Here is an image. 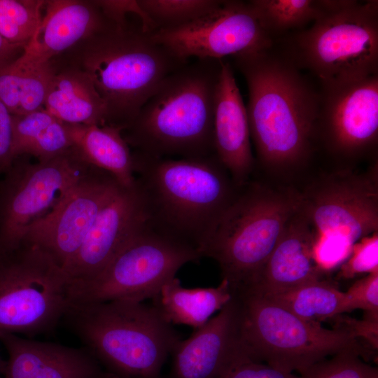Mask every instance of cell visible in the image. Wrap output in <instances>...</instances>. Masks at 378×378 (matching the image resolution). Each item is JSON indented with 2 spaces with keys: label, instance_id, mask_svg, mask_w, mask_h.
I'll return each instance as SVG.
<instances>
[{
  "label": "cell",
  "instance_id": "22",
  "mask_svg": "<svg viewBox=\"0 0 378 378\" xmlns=\"http://www.w3.org/2000/svg\"><path fill=\"white\" fill-rule=\"evenodd\" d=\"M65 125L71 150L79 160L108 172L123 187L135 186L132 151L120 128L109 125Z\"/></svg>",
  "mask_w": 378,
  "mask_h": 378
},
{
  "label": "cell",
  "instance_id": "10",
  "mask_svg": "<svg viewBox=\"0 0 378 378\" xmlns=\"http://www.w3.org/2000/svg\"><path fill=\"white\" fill-rule=\"evenodd\" d=\"M69 279L37 246L21 242L0 255V335L52 332L69 304Z\"/></svg>",
  "mask_w": 378,
  "mask_h": 378
},
{
  "label": "cell",
  "instance_id": "38",
  "mask_svg": "<svg viewBox=\"0 0 378 378\" xmlns=\"http://www.w3.org/2000/svg\"><path fill=\"white\" fill-rule=\"evenodd\" d=\"M24 47L10 43L0 34V70L15 62L22 54Z\"/></svg>",
  "mask_w": 378,
  "mask_h": 378
},
{
  "label": "cell",
  "instance_id": "30",
  "mask_svg": "<svg viewBox=\"0 0 378 378\" xmlns=\"http://www.w3.org/2000/svg\"><path fill=\"white\" fill-rule=\"evenodd\" d=\"M138 1L158 30L174 28L190 23L216 9L221 4L222 0H139Z\"/></svg>",
  "mask_w": 378,
  "mask_h": 378
},
{
  "label": "cell",
  "instance_id": "20",
  "mask_svg": "<svg viewBox=\"0 0 378 378\" xmlns=\"http://www.w3.org/2000/svg\"><path fill=\"white\" fill-rule=\"evenodd\" d=\"M8 359L2 378H99L106 372L85 347L0 335Z\"/></svg>",
  "mask_w": 378,
  "mask_h": 378
},
{
  "label": "cell",
  "instance_id": "25",
  "mask_svg": "<svg viewBox=\"0 0 378 378\" xmlns=\"http://www.w3.org/2000/svg\"><path fill=\"white\" fill-rule=\"evenodd\" d=\"M55 70L52 61L35 62L21 55L0 70V101L13 115L43 108Z\"/></svg>",
  "mask_w": 378,
  "mask_h": 378
},
{
  "label": "cell",
  "instance_id": "35",
  "mask_svg": "<svg viewBox=\"0 0 378 378\" xmlns=\"http://www.w3.org/2000/svg\"><path fill=\"white\" fill-rule=\"evenodd\" d=\"M220 378H302L266 363L244 358L230 368Z\"/></svg>",
  "mask_w": 378,
  "mask_h": 378
},
{
  "label": "cell",
  "instance_id": "4",
  "mask_svg": "<svg viewBox=\"0 0 378 378\" xmlns=\"http://www.w3.org/2000/svg\"><path fill=\"white\" fill-rule=\"evenodd\" d=\"M69 64L91 79L107 110V125L125 129L171 74L186 64L151 34L113 24L67 51Z\"/></svg>",
  "mask_w": 378,
  "mask_h": 378
},
{
  "label": "cell",
  "instance_id": "37",
  "mask_svg": "<svg viewBox=\"0 0 378 378\" xmlns=\"http://www.w3.org/2000/svg\"><path fill=\"white\" fill-rule=\"evenodd\" d=\"M362 321L346 318L340 324L346 326L355 336L365 340L374 351L378 346V313L365 312Z\"/></svg>",
  "mask_w": 378,
  "mask_h": 378
},
{
  "label": "cell",
  "instance_id": "29",
  "mask_svg": "<svg viewBox=\"0 0 378 378\" xmlns=\"http://www.w3.org/2000/svg\"><path fill=\"white\" fill-rule=\"evenodd\" d=\"M46 1L0 0V34L26 46L41 23Z\"/></svg>",
  "mask_w": 378,
  "mask_h": 378
},
{
  "label": "cell",
  "instance_id": "31",
  "mask_svg": "<svg viewBox=\"0 0 378 378\" xmlns=\"http://www.w3.org/2000/svg\"><path fill=\"white\" fill-rule=\"evenodd\" d=\"M299 375L302 378H378V368L365 362L359 351L348 349L315 363Z\"/></svg>",
  "mask_w": 378,
  "mask_h": 378
},
{
  "label": "cell",
  "instance_id": "14",
  "mask_svg": "<svg viewBox=\"0 0 378 378\" xmlns=\"http://www.w3.org/2000/svg\"><path fill=\"white\" fill-rule=\"evenodd\" d=\"M121 186L111 174L92 166L52 212L25 230L20 243L37 246L64 270Z\"/></svg>",
  "mask_w": 378,
  "mask_h": 378
},
{
  "label": "cell",
  "instance_id": "8",
  "mask_svg": "<svg viewBox=\"0 0 378 378\" xmlns=\"http://www.w3.org/2000/svg\"><path fill=\"white\" fill-rule=\"evenodd\" d=\"M288 57L309 69L323 88L378 74V1L341 5L294 35Z\"/></svg>",
  "mask_w": 378,
  "mask_h": 378
},
{
  "label": "cell",
  "instance_id": "17",
  "mask_svg": "<svg viewBox=\"0 0 378 378\" xmlns=\"http://www.w3.org/2000/svg\"><path fill=\"white\" fill-rule=\"evenodd\" d=\"M146 217L136 186H121L102 209L78 253L65 268L69 284L92 279L144 227Z\"/></svg>",
  "mask_w": 378,
  "mask_h": 378
},
{
  "label": "cell",
  "instance_id": "7",
  "mask_svg": "<svg viewBox=\"0 0 378 378\" xmlns=\"http://www.w3.org/2000/svg\"><path fill=\"white\" fill-rule=\"evenodd\" d=\"M233 293L239 302L243 347L254 361L300 374L344 350H356L363 359L369 358V350L342 324L326 328L320 323L298 317L251 290L241 289Z\"/></svg>",
  "mask_w": 378,
  "mask_h": 378
},
{
  "label": "cell",
  "instance_id": "18",
  "mask_svg": "<svg viewBox=\"0 0 378 378\" xmlns=\"http://www.w3.org/2000/svg\"><path fill=\"white\" fill-rule=\"evenodd\" d=\"M214 144L215 155L236 187L250 180L255 166L246 107L230 63L222 60L216 87Z\"/></svg>",
  "mask_w": 378,
  "mask_h": 378
},
{
  "label": "cell",
  "instance_id": "5",
  "mask_svg": "<svg viewBox=\"0 0 378 378\" xmlns=\"http://www.w3.org/2000/svg\"><path fill=\"white\" fill-rule=\"evenodd\" d=\"M62 320L117 378H160L181 340L158 309L144 302H69Z\"/></svg>",
  "mask_w": 378,
  "mask_h": 378
},
{
  "label": "cell",
  "instance_id": "12",
  "mask_svg": "<svg viewBox=\"0 0 378 378\" xmlns=\"http://www.w3.org/2000/svg\"><path fill=\"white\" fill-rule=\"evenodd\" d=\"M91 167L71 150L45 162L15 158L0 179V255L15 248L25 230L52 212Z\"/></svg>",
  "mask_w": 378,
  "mask_h": 378
},
{
  "label": "cell",
  "instance_id": "2",
  "mask_svg": "<svg viewBox=\"0 0 378 378\" xmlns=\"http://www.w3.org/2000/svg\"><path fill=\"white\" fill-rule=\"evenodd\" d=\"M135 183L146 225L198 251L203 250L237 187L215 154L158 158L132 151Z\"/></svg>",
  "mask_w": 378,
  "mask_h": 378
},
{
  "label": "cell",
  "instance_id": "1",
  "mask_svg": "<svg viewBox=\"0 0 378 378\" xmlns=\"http://www.w3.org/2000/svg\"><path fill=\"white\" fill-rule=\"evenodd\" d=\"M272 48L232 57L247 84L246 107L258 162L280 174L308 160L317 137L321 94L288 56Z\"/></svg>",
  "mask_w": 378,
  "mask_h": 378
},
{
  "label": "cell",
  "instance_id": "21",
  "mask_svg": "<svg viewBox=\"0 0 378 378\" xmlns=\"http://www.w3.org/2000/svg\"><path fill=\"white\" fill-rule=\"evenodd\" d=\"M113 24L95 1H46L41 23L22 55L35 62L52 61L55 57Z\"/></svg>",
  "mask_w": 378,
  "mask_h": 378
},
{
  "label": "cell",
  "instance_id": "23",
  "mask_svg": "<svg viewBox=\"0 0 378 378\" xmlns=\"http://www.w3.org/2000/svg\"><path fill=\"white\" fill-rule=\"evenodd\" d=\"M43 108L65 123L107 125L106 104L91 79L71 64L56 68Z\"/></svg>",
  "mask_w": 378,
  "mask_h": 378
},
{
  "label": "cell",
  "instance_id": "34",
  "mask_svg": "<svg viewBox=\"0 0 378 378\" xmlns=\"http://www.w3.org/2000/svg\"><path fill=\"white\" fill-rule=\"evenodd\" d=\"M345 294L347 312L362 309L365 312L378 313V272L357 280Z\"/></svg>",
  "mask_w": 378,
  "mask_h": 378
},
{
  "label": "cell",
  "instance_id": "32",
  "mask_svg": "<svg viewBox=\"0 0 378 378\" xmlns=\"http://www.w3.org/2000/svg\"><path fill=\"white\" fill-rule=\"evenodd\" d=\"M378 272V232L367 235L351 247L350 253L340 265L338 276L344 279L363 274Z\"/></svg>",
  "mask_w": 378,
  "mask_h": 378
},
{
  "label": "cell",
  "instance_id": "9",
  "mask_svg": "<svg viewBox=\"0 0 378 378\" xmlns=\"http://www.w3.org/2000/svg\"><path fill=\"white\" fill-rule=\"evenodd\" d=\"M299 193L323 272L340 266L359 239L378 232L377 162L361 173L343 169L325 175Z\"/></svg>",
  "mask_w": 378,
  "mask_h": 378
},
{
  "label": "cell",
  "instance_id": "16",
  "mask_svg": "<svg viewBox=\"0 0 378 378\" xmlns=\"http://www.w3.org/2000/svg\"><path fill=\"white\" fill-rule=\"evenodd\" d=\"M170 378H220L246 354L240 332V307L233 297L204 325L180 340L170 356Z\"/></svg>",
  "mask_w": 378,
  "mask_h": 378
},
{
  "label": "cell",
  "instance_id": "3",
  "mask_svg": "<svg viewBox=\"0 0 378 378\" xmlns=\"http://www.w3.org/2000/svg\"><path fill=\"white\" fill-rule=\"evenodd\" d=\"M222 60L188 62L161 83L122 131L133 151L170 158L215 154L214 106Z\"/></svg>",
  "mask_w": 378,
  "mask_h": 378
},
{
  "label": "cell",
  "instance_id": "15",
  "mask_svg": "<svg viewBox=\"0 0 378 378\" xmlns=\"http://www.w3.org/2000/svg\"><path fill=\"white\" fill-rule=\"evenodd\" d=\"M327 149L345 159L358 158L378 141V74L323 88L317 136Z\"/></svg>",
  "mask_w": 378,
  "mask_h": 378
},
{
  "label": "cell",
  "instance_id": "26",
  "mask_svg": "<svg viewBox=\"0 0 378 378\" xmlns=\"http://www.w3.org/2000/svg\"><path fill=\"white\" fill-rule=\"evenodd\" d=\"M13 157H34L48 161L67 153L71 147L65 122L41 108L13 115Z\"/></svg>",
  "mask_w": 378,
  "mask_h": 378
},
{
  "label": "cell",
  "instance_id": "33",
  "mask_svg": "<svg viewBox=\"0 0 378 378\" xmlns=\"http://www.w3.org/2000/svg\"><path fill=\"white\" fill-rule=\"evenodd\" d=\"M95 3L101 9L106 18L115 25L124 27L127 25V15L133 13L140 20L141 29L146 33H153L156 28L136 0H100Z\"/></svg>",
  "mask_w": 378,
  "mask_h": 378
},
{
  "label": "cell",
  "instance_id": "36",
  "mask_svg": "<svg viewBox=\"0 0 378 378\" xmlns=\"http://www.w3.org/2000/svg\"><path fill=\"white\" fill-rule=\"evenodd\" d=\"M12 114L0 101V174L13 161Z\"/></svg>",
  "mask_w": 378,
  "mask_h": 378
},
{
  "label": "cell",
  "instance_id": "6",
  "mask_svg": "<svg viewBox=\"0 0 378 378\" xmlns=\"http://www.w3.org/2000/svg\"><path fill=\"white\" fill-rule=\"evenodd\" d=\"M300 204L299 192L250 180L236 192L202 252L214 259L232 291L249 285Z\"/></svg>",
  "mask_w": 378,
  "mask_h": 378
},
{
  "label": "cell",
  "instance_id": "24",
  "mask_svg": "<svg viewBox=\"0 0 378 378\" xmlns=\"http://www.w3.org/2000/svg\"><path fill=\"white\" fill-rule=\"evenodd\" d=\"M233 297L225 279L216 287L188 288L176 276L165 283L153 305L169 324L186 325L195 330L204 325Z\"/></svg>",
  "mask_w": 378,
  "mask_h": 378
},
{
  "label": "cell",
  "instance_id": "40",
  "mask_svg": "<svg viewBox=\"0 0 378 378\" xmlns=\"http://www.w3.org/2000/svg\"><path fill=\"white\" fill-rule=\"evenodd\" d=\"M99 378H117V377H115L113 375L110 374H108L107 372H105L102 376H101Z\"/></svg>",
  "mask_w": 378,
  "mask_h": 378
},
{
  "label": "cell",
  "instance_id": "28",
  "mask_svg": "<svg viewBox=\"0 0 378 378\" xmlns=\"http://www.w3.org/2000/svg\"><path fill=\"white\" fill-rule=\"evenodd\" d=\"M248 4L274 41L275 36L314 22L330 10L329 0H252Z\"/></svg>",
  "mask_w": 378,
  "mask_h": 378
},
{
  "label": "cell",
  "instance_id": "39",
  "mask_svg": "<svg viewBox=\"0 0 378 378\" xmlns=\"http://www.w3.org/2000/svg\"><path fill=\"white\" fill-rule=\"evenodd\" d=\"M6 360H4L2 358L1 355V352H0V378L3 377V375H4V371H5V368H6Z\"/></svg>",
  "mask_w": 378,
  "mask_h": 378
},
{
  "label": "cell",
  "instance_id": "11",
  "mask_svg": "<svg viewBox=\"0 0 378 378\" xmlns=\"http://www.w3.org/2000/svg\"><path fill=\"white\" fill-rule=\"evenodd\" d=\"M202 257L196 250L144 227L91 279L69 284V302L153 299L184 265Z\"/></svg>",
  "mask_w": 378,
  "mask_h": 378
},
{
  "label": "cell",
  "instance_id": "13",
  "mask_svg": "<svg viewBox=\"0 0 378 378\" xmlns=\"http://www.w3.org/2000/svg\"><path fill=\"white\" fill-rule=\"evenodd\" d=\"M178 58L223 59L227 56L258 52L274 41L260 25L248 2L227 0L214 10L186 24L151 33Z\"/></svg>",
  "mask_w": 378,
  "mask_h": 378
},
{
  "label": "cell",
  "instance_id": "19",
  "mask_svg": "<svg viewBox=\"0 0 378 378\" xmlns=\"http://www.w3.org/2000/svg\"><path fill=\"white\" fill-rule=\"evenodd\" d=\"M313 246V232L299 204L259 272L241 289L266 296L321 279L323 272L314 260Z\"/></svg>",
  "mask_w": 378,
  "mask_h": 378
},
{
  "label": "cell",
  "instance_id": "27",
  "mask_svg": "<svg viewBox=\"0 0 378 378\" xmlns=\"http://www.w3.org/2000/svg\"><path fill=\"white\" fill-rule=\"evenodd\" d=\"M262 296L310 322L320 323L347 312L345 292L321 279L286 291Z\"/></svg>",
  "mask_w": 378,
  "mask_h": 378
}]
</instances>
